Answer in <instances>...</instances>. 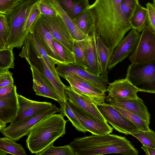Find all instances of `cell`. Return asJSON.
I'll list each match as a JSON object with an SVG mask.
<instances>
[{
    "label": "cell",
    "instance_id": "6da1fadb",
    "mask_svg": "<svg viewBox=\"0 0 155 155\" xmlns=\"http://www.w3.org/2000/svg\"><path fill=\"white\" fill-rule=\"evenodd\" d=\"M121 0H96L88 8L94 20V31L113 53L114 49L131 29L122 13Z\"/></svg>",
    "mask_w": 155,
    "mask_h": 155
},
{
    "label": "cell",
    "instance_id": "7a4b0ae2",
    "mask_svg": "<svg viewBox=\"0 0 155 155\" xmlns=\"http://www.w3.org/2000/svg\"><path fill=\"white\" fill-rule=\"evenodd\" d=\"M69 145L75 155L120 153L138 155V151L125 137L108 134L75 138Z\"/></svg>",
    "mask_w": 155,
    "mask_h": 155
},
{
    "label": "cell",
    "instance_id": "3957f363",
    "mask_svg": "<svg viewBox=\"0 0 155 155\" xmlns=\"http://www.w3.org/2000/svg\"><path fill=\"white\" fill-rule=\"evenodd\" d=\"M61 114H54L35 125L28 134L26 145L32 153L36 154L45 149L65 133L67 121Z\"/></svg>",
    "mask_w": 155,
    "mask_h": 155
},
{
    "label": "cell",
    "instance_id": "277c9868",
    "mask_svg": "<svg viewBox=\"0 0 155 155\" xmlns=\"http://www.w3.org/2000/svg\"><path fill=\"white\" fill-rule=\"evenodd\" d=\"M38 0H21L6 15L8 27V48H20L28 31L25 30L26 20L33 5Z\"/></svg>",
    "mask_w": 155,
    "mask_h": 155
},
{
    "label": "cell",
    "instance_id": "5b68a950",
    "mask_svg": "<svg viewBox=\"0 0 155 155\" xmlns=\"http://www.w3.org/2000/svg\"><path fill=\"white\" fill-rule=\"evenodd\" d=\"M19 56L25 58L29 65L35 66L47 78L58 97L59 103L68 101L65 91V85L63 84L60 78L56 77L50 70L28 34H27L22 50Z\"/></svg>",
    "mask_w": 155,
    "mask_h": 155
},
{
    "label": "cell",
    "instance_id": "8992f818",
    "mask_svg": "<svg viewBox=\"0 0 155 155\" xmlns=\"http://www.w3.org/2000/svg\"><path fill=\"white\" fill-rule=\"evenodd\" d=\"M129 59L132 64H143L155 60V32L147 25Z\"/></svg>",
    "mask_w": 155,
    "mask_h": 155
},
{
    "label": "cell",
    "instance_id": "52a82bcc",
    "mask_svg": "<svg viewBox=\"0 0 155 155\" xmlns=\"http://www.w3.org/2000/svg\"><path fill=\"white\" fill-rule=\"evenodd\" d=\"M60 109L55 104L50 108L15 124L5 127L1 130L5 137L15 141L28 135L32 128L44 118L53 114L60 112Z\"/></svg>",
    "mask_w": 155,
    "mask_h": 155
},
{
    "label": "cell",
    "instance_id": "ba28073f",
    "mask_svg": "<svg viewBox=\"0 0 155 155\" xmlns=\"http://www.w3.org/2000/svg\"><path fill=\"white\" fill-rule=\"evenodd\" d=\"M97 106L107 122L119 132L127 135H132L138 133L140 130L129 119L112 105L104 102L97 104Z\"/></svg>",
    "mask_w": 155,
    "mask_h": 155
},
{
    "label": "cell",
    "instance_id": "9c48e42d",
    "mask_svg": "<svg viewBox=\"0 0 155 155\" xmlns=\"http://www.w3.org/2000/svg\"><path fill=\"white\" fill-rule=\"evenodd\" d=\"M126 78L138 87L146 85L155 91V60L143 64H132L128 67Z\"/></svg>",
    "mask_w": 155,
    "mask_h": 155
},
{
    "label": "cell",
    "instance_id": "30bf717a",
    "mask_svg": "<svg viewBox=\"0 0 155 155\" xmlns=\"http://www.w3.org/2000/svg\"><path fill=\"white\" fill-rule=\"evenodd\" d=\"M64 78L68 82L73 90L85 95L96 104L104 102L105 92L91 81L76 75H67Z\"/></svg>",
    "mask_w": 155,
    "mask_h": 155
},
{
    "label": "cell",
    "instance_id": "8fae6325",
    "mask_svg": "<svg viewBox=\"0 0 155 155\" xmlns=\"http://www.w3.org/2000/svg\"><path fill=\"white\" fill-rule=\"evenodd\" d=\"M111 98L121 100H134L140 98L137 95L138 91L154 94L155 91L142 89L134 85L126 77L115 80L109 83L106 92Z\"/></svg>",
    "mask_w": 155,
    "mask_h": 155
},
{
    "label": "cell",
    "instance_id": "7c38bea8",
    "mask_svg": "<svg viewBox=\"0 0 155 155\" xmlns=\"http://www.w3.org/2000/svg\"><path fill=\"white\" fill-rule=\"evenodd\" d=\"M41 15L31 26L29 31L34 33L55 64H66L55 51L52 43L53 37L41 17Z\"/></svg>",
    "mask_w": 155,
    "mask_h": 155
},
{
    "label": "cell",
    "instance_id": "4fadbf2b",
    "mask_svg": "<svg viewBox=\"0 0 155 155\" xmlns=\"http://www.w3.org/2000/svg\"><path fill=\"white\" fill-rule=\"evenodd\" d=\"M41 16L43 22L54 38L73 52L74 40L60 16L58 14L55 17L43 15H41Z\"/></svg>",
    "mask_w": 155,
    "mask_h": 155
},
{
    "label": "cell",
    "instance_id": "5bb4252c",
    "mask_svg": "<svg viewBox=\"0 0 155 155\" xmlns=\"http://www.w3.org/2000/svg\"><path fill=\"white\" fill-rule=\"evenodd\" d=\"M56 70L58 75L63 78L68 75H78L91 81L106 92L109 83L108 78L94 74L76 63L58 64Z\"/></svg>",
    "mask_w": 155,
    "mask_h": 155
},
{
    "label": "cell",
    "instance_id": "9a60e30c",
    "mask_svg": "<svg viewBox=\"0 0 155 155\" xmlns=\"http://www.w3.org/2000/svg\"><path fill=\"white\" fill-rule=\"evenodd\" d=\"M140 35L136 30L132 29L114 49L109 60L108 69L110 70L117 64L128 57L135 49Z\"/></svg>",
    "mask_w": 155,
    "mask_h": 155
},
{
    "label": "cell",
    "instance_id": "2e32d148",
    "mask_svg": "<svg viewBox=\"0 0 155 155\" xmlns=\"http://www.w3.org/2000/svg\"><path fill=\"white\" fill-rule=\"evenodd\" d=\"M68 102L83 127L92 134L101 135L112 132L113 128L108 124L100 121L87 113L72 102Z\"/></svg>",
    "mask_w": 155,
    "mask_h": 155
},
{
    "label": "cell",
    "instance_id": "e0dca14e",
    "mask_svg": "<svg viewBox=\"0 0 155 155\" xmlns=\"http://www.w3.org/2000/svg\"><path fill=\"white\" fill-rule=\"evenodd\" d=\"M18 109L16 116L10 122L15 124L46 110L53 105L47 102H40L28 99L18 94Z\"/></svg>",
    "mask_w": 155,
    "mask_h": 155
},
{
    "label": "cell",
    "instance_id": "ac0fdd59",
    "mask_svg": "<svg viewBox=\"0 0 155 155\" xmlns=\"http://www.w3.org/2000/svg\"><path fill=\"white\" fill-rule=\"evenodd\" d=\"M105 100L108 104L120 107L136 115L150 124V115L143 100L140 98L134 100L117 99L107 95Z\"/></svg>",
    "mask_w": 155,
    "mask_h": 155
},
{
    "label": "cell",
    "instance_id": "d6986e66",
    "mask_svg": "<svg viewBox=\"0 0 155 155\" xmlns=\"http://www.w3.org/2000/svg\"><path fill=\"white\" fill-rule=\"evenodd\" d=\"M68 101L72 102L81 109L97 119L108 123L98 110L97 104L85 95L79 94L70 86H65Z\"/></svg>",
    "mask_w": 155,
    "mask_h": 155
},
{
    "label": "cell",
    "instance_id": "ffe728a7",
    "mask_svg": "<svg viewBox=\"0 0 155 155\" xmlns=\"http://www.w3.org/2000/svg\"><path fill=\"white\" fill-rule=\"evenodd\" d=\"M33 78V88L36 94L59 102L58 97L47 78L34 66L30 65Z\"/></svg>",
    "mask_w": 155,
    "mask_h": 155
},
{
    "label": "cell",
    "instance_id": "44dd1931",
    "mask_svg": "<svg viewBox=\"0 0 155 155\" xmlns=\"http://www.w3.org/2000/svg\"><path fill=\"white\" fill-rule=\"evenodd\" d=\"M16 87L6 97L0 100V122L6 124L16 116L18 109Z\"/></svg>",
    "mask_w": 155,
    "mask_h": 155
},
{
    "label": "cell",
    "instance_id": "7402d4cb",
    "mask_svg": "<svg viewBox=\"0 0 155 155\" xmlns=\"http://www.w3.org/2000/svg\"><path fill=\"white\" fill-rule=\"evenodd\" d=\"M86 70L97 75H100L101 74V69L96 45L94 30L88 35L87 66Z\"/></svg>",
    "mask_w": 155,
    "mask_h": 155
},
{
    "label": "cell",
    "instance_id": "603a6c76",
    "mask_svg": "<svg viewBox=\"0 0 155 155\" xmlns=\"http://www.w3.org/2000/svg\"><path fill=\"white\" fill-rule=\"evenodd\" d=\"M49 1L65 23L74 40H81L87 36L79 29L73 19L65 12L56 0H49Z\"/></svg>",
    "mask_w": 155,
    "mask_h": 155
},
{
    "label": "cell",
    "instance_id": "cb8c5ba5",
    "mask_svg": "<svg viewBox=\"0 0 155 155\" xmlns=\"http://www.w3.org/2000/svg\"><path fill=\"white\" fill-rule=\"evenodd\" d=\"M72 19L79 29L87 36L90 35L94 30L93 15L88 8Z\"/></svg>",
    "mask_w": 155,
    "mask_h": 155
},
{
    "label": "cell",
    "instance_id": "d4e9b609",
    "mask_svg": "<svg viewBox=\"0 0 155 155\" xmlns=\"http://www.w3.org/2000/svg\"><path fill=\"white\" fill-rule=\"evenodd\" d=\"M96 45L100 64L101 75L108 78V66L110 58L113 54L101 41L100 38L95 35Z\"/></svg>",
    "mask_w": 155,
    "mask_h": 155
},
{
    "label": "cell",
    "instance_id": "484cf974",
    "mask_svg": "<svg viewBox=\"0 0 155 155\" xmlns=\"http://www.w3.org/2000/svg\"><path fill=\"white\" fill-rule=\"evenodd\" d=\"M88 37V35L81 40H74L73 48L75 63L85 69L87 66Z\"/></svg>",
    "mask_w": 155,
    "mask_h": 155
},
{
    "label": "cell",
    "instance_id": "4316f807",
    "mask_svg": "<svg viewBox=\"0 0 155 155\" xmlns=\"http://www.w3.org/2000/svg\"><path fill=\"white\" fill-rule=\"evenodd\" d=\"M147 16L146 8L139 4L129 21L131 28L136 30L139 33L142 31L147 25Z\"/></svg>",
    "mask_w": 155,
    "mask_h": 155
},
{
    "label": "cell",
    "instance_id": "83f0119b",
    "mask_svg": "<svg viewBox=\"0 0 155 155\" xmlns=\"http://www.w3.org/2000/svg\"><path fill=\"white\" fill-rule=\"evenodd\" d=\"M0 151L14 155H26L25 149L21 144L11 139L5 137L0 138Z\"/></svg>",
    "mask_w": 155,
    "mask_h": 155
},
{
    "label": "cell",
    "instance_id": "f1b7e54d",
    "mask_svg": "<svg viewBox=\"0 0 155 155\" xmlns=\"http://www.w3.org/2000/svg\"><path fill=\"white\" fill-rule=\"evenodd\" d=\"M28 34L34 45L43 58L50 70L56 77L60 78L56 71L55 67V64L41 44L37 37L33 32L29 31Z\"/></svg>",
    "mask_w": 155,
    "mask_h": 155
},
{
    "label": "cell",
    "instance_id": "f546056e",
    "mask_svg": "<svg viewBox=\"0 0 155 155\" xmlns=\"http://www.w3.org/2000/svg\"><path fill=\"white\" fill-rule=\"evenodd\" d=\"M60 111L66 116L71 122L73 125L78 131L85 133L87 131L83 127L79 119L73 111L68 103V101L64 102L59 103Z\"/></svg>",
    "mask_w": 155,
    "mask_h": 155
},
{
    "label": "cell",
    "instance_id": "4dcf8cb0",
    "mask_svg": "<svg viewBox=\"0 0 155 155\" xmlns=\"http://www.w3.org/2000/svg\"><path fill=\"white\" fill-rule=\"evenodd\" d=\"M13 49L0 50V71L14 68L15 58Z\"/></svg>",
    "mask_w": 155,
    "mask_h": 155
},
{
    "label": "cell",
    "instance_id": "1f68e13d",
    "mask_svg": "<svg viewBox=\"0 0 155 155\" xmlns=\"http://www.w3.org/2000/svg\"><path fill=\"white\" fill-rule=\"evenodd\" d=\"M52 43L55 51L66 63H75V57L73 52L54 37L52 39Z\"/></svg>",
    "mask_w": 155,
    "mask_h": 155
},
{
    "label": "cell",
    "instance_id": "d6a6232c",
    "mask_svg": "<svg viewBox=\"0 0 155 155\" xmlns=\"http://www.w3.org/2000/svg\"><path fill=\"white\" fill-rule=\"evenodd\" d=\"M36 155H75L72 148L69 145L56 147L51 143Z\"/></svg>",
    "mask_w": 155,
    "mask_h": 155
},
{
    "label": "cell",
    "instance_id": "836d02e7",
    "mask_svg": "<svg viewBox=\"0 0 155 155\" xmlns=\"http://www.w3.org/2000/svg\"><path fill=\"white\" fill-rule=\"evenodd\" d=\"M113 106L116 109L129 119L140 130L145 131L150 130L148 123L139 116L120 107Z\"/></svg>",
    "mask_w": 155,
    "mask_h": 155
},
{
    "label": "cell",
    "instance_id": "e575fe53",
    "mask_svg": "<svg viewBox=\"0 0 155 155\" xmlns=\"http://www.w3.org/2000/svg\"><path fill=\"white\" fill-rule=\"evenodd\" d=\"M143 144L155 148V133L150 129L147 131L140 130L136 133L132 134Z\"/></svg>",
    "mask_w": 155,
    "mask_h": 155
},
{
    "label": "cell",
    "instance_id": "d590c367",
    "mask_svg": "<svg viewBox=\"0 0 155 155\" xmlns=\"http://www.w3.org/2000/svg\"><path fill=\"white\" fill-rule=\"evenodd\" d=\"M139 4L138 0H121L120 3L121 11L124 18L129 22Z\"/></svg>",
    "mask_w": 155,
    "mask_h": 155
},
{
    "label": "cell",
    "instance_id": "8d00e7d4",
    "mask_svg": "<svg viewBox=\"0 0 155 155\" xmlns=\"http://www.w3.org/2000/svg\"><path fill=\"white\" fill-rule=\"evenodd\" d=\"M8 27L5 15L0 13V37L4 43L5 49L8 48Z\"/></svg>",
    "mask_w": 155,
    "mask_h": 155
},
{
    "label": "cell",
    "instance_id": "74e56055",
    "mask_svg": "<svg viewBox=\"0 0 155 155\" xmlns=\"http://www.w3.org/2000/svg\"><path fill=\"white\" fill-rule=\"evenodd\" d=\"M38 3L41 15L51 17H56L58 14L49 0H38Z\"/></svg>",
    "mask_w": 155,
    "mask_h": 155
},
{
    "label": "cell",
    "instance_id": "f35d334b",
    "mask_svg": "<svg viewBox=\"0 0 155 155\" xmlns=\"http://www.w3.org/2000/svg\"><path fill=\"white\" fill-rule=\"evenodd\" d=\"M38 1L33 5L30 11L25 27V31H29L30 28L33 23L41 15Z\"/></svg>",
    "mask_w": 155,
    "mask_h": 155
},
{
    "label": "cell",
    "instance_id": "ab89813d",
    "mask_svg": "<svg viewBox=\"0 0 155 155\" xmlns=\"http://www.w3.org/2000/svg\"><path fill=\"white\" fill-rule=\"evenodd\" d=\"M19 2L16 0H0V13L9 14Z\"/></svg>",
    "mask_w": 155,
    "mask_h": 155
},
{
    "label": "cell",
    "instance_id": "60d3db41",
    "mask_svg": "<svg viewBox=\"0 0 155 155\" xmlns=\"http://www.w3.org/2000/svg\"><path fill=\"white\" fill-rule=\"evenodd\" d=\"M147 11V25L155 32V6L153 4H146Z\"/></svg>",
    "mask_w": 155,
    "mask_h": 155
},
{
    "label": "cell",
    "instance_id": "b9f144b4",
    "mask_svg": "<svg viewBox=\"0 0 155 155\" xmlns=\"http://www.w3.org/2000/svg\"><path fill=\"white\" fill-rule=\"evenodd\" d=\"M63 10L70 17L73 10L81 0H56Z\"/></svg>",
    "mask_w": 155,
    "mask_h": 155
},
{
    "label": "cell",
    "instance_id": "7bdbcfd3",
    "mask_svg": "<svg viewBox=\"0 0 155 155\" xmlns=\"http://www.w3.org/2000/svg\"><path fill=\"white\" fill-rule=\"evenodd\" d=\"M14 84L12 73L8 70L0 71V88Z\"/></svg>",
    "mask_w": 155,
    "mask_h": 155
},
{
    "label": "cell",
    "instance_id": "ee69618b",
    "mask_svg": "<svg viewBox=\"0 0 155 155\" xmlns=\"http://www.w3.org/2000/svg\"><path fill=\"white\" fill-rule=\"evenodd\" d=\"M89 5L88 0H81L74 8L70 17L73 19L78 14L87 9Z\"/></svg>",
    "mask_w": 155,
    "mask_h": 155
},
{
    "label": "cell",
    "instance_id": "f6af8a7d",
    "mask_svg": "<svg viewBox=\"0 0 155 155\" xmlns=\"http://www.w3.org/2000/svg\"><path fill=\"white\" fill-rule=\"evenodd\" d=\"M16 87L14 84L0 88V100L9 95Z\"/></svg>",
    "mask_w": 155,
    "mask_h": 155
},
{
    "label": "cell",
    "instance_id": "bcb514c9",
    "mask_svg": "<svg viewBox=\"0 0 155 155\" xmlns=\"http://www.w3.org/2000/svg\"><path fill=\"white\" fill-rule=\"evenodd\" d=\"M141 148L143 150L147 155H155V148L149 146L143 145Z\"/></svg>",
    "mask_w": 155,
    "mask_h": 155
},
{
    "label": "cell",
    "instance_id": "7dc6e473",
    "mask_svg": "<svg viewBox=\"0 0 155 155\" xmlns=\"http://www.w3.org/2000/svg\"><path fill=\"white\" fill-rule=\"evenodd\" d=\"M5 49L3 41L0 37V50Z\"/></svg>",
    "mask_w": 155,
    "mask_h": 155
},
{
    "label": "cell",
    "instance_id": "c3c4849f",
    "mask_svg": "<svg viewBox=\"0 0 155 155\" xmlns=\"http://www.w3.org/2000/svg\"><path fill=\"white\" fill-rule=\"evenodd\" d=\"M0 126H2L4 128L5 127H6V125L2 123L1 122H0Z\"/></svg>",
    "mask_w": 155,
    "mask_h": 155
},
{
    "label": "cell",
    "instance_id": "681fc988",
    "mask_svg": "<svg viewBox=\"0 0 155 155\" xmlns=\"http://www.w3.org/2000/svg\"><path fill=\"white\" fill-rule=\"evenodd\" d=\"M6 154L3 152L0 151V155H6Z\"/></svg>",
    "mask_w": 155,
    "mask_h": 155
},
{
    "label": "cell",
    "instance_id": "f907efd6",
    "mask_svg": "<svg viewBox=\"0 0 155 155\" xmlns=\"http://www.w3.org/2000/svg\"><path fill=\"white\" fill-rule=\"evenodd\" d=\"M154 6H155V0H153V3H152Z\"/></svg>",
    "mask_w": 155,
    "mask_h": 155
},
{
    "label": "cell",
    "instance_id": "816d5d0a",
    "mask_svg": "<svg viewBox=\"0 0 155 155\" xmlns=\"http://www.w3.org/2000/svg\"><path fill=\"white\" fill-rule=\"evenodd\" d=\"M16 0L18 2H20V1L21 0Z\"/></svg>",
    "mask_w": 155,
    "mask_h": 155
}]
</instances>
